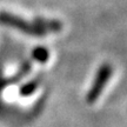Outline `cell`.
Instances as JSON below:
<instances>
[{
  "label": "cell",
  "mask_w": 127,
  "mask_h": 127,
  "mask_svg": "<svg viewBox=\"0 0 127 127\" xmlns=\"http://www.w3.org/2000/svg\"><path fill=\"white\" fill-rule=\"evenodd\" d=\"M32 57H33V59L38 61V63L40 64H45L47 60H48V51L46 50L45 47H36L35 50L32 52Z\"/></svg>",
  "instance_id": "4"
},
{
  "label": "cell",
  "mask_w": 127,
  "mask_h": 127,
  "mask_svg": "<svg viewBox=\"0 0 127 127\" xmlns=\"http://www.w3.org/2000/svg\"><path fill=\"white\" fill-rule=\"evenodd\" d=\"M38 86H39V79L31 80V81H28V82H26V84H24L23 86L20 87L19 93H20V95H25V96L31 95L33 92H35V90L38 88Z\"/></svg>",
  "instance_id": "3"
},
{
  "label": "cell",
  "mask_w": 127,
  "mask_h": 127,
  "mask_svg": "<svg viewBox=\"0 0 127 127\" xmlns=\"http://www.w3.org/2000/svg\"><path fill=\"white\" fill-rule=\"evenodd\" d=\"M0 21L4 24V25H8V26H12V27H15L23 31L24 33L26 34H30V35H35V36H41L45 35L47 32L44 30V28L39 26L38 24H31L24 21L23 19L18 18V17H13V15H9L7 13H1L0 14Z\"/></svg>",
  "instance_id": "2"
},
{
  "label": "cell",
  "mask_w": 127,
  "mask_h": 127,
  "mask_svg": "<svg viewBox=\"0 0 127 127\" xmlns=\"http://www.w3.org/2000/svg\"><path fill=\"white\" fill-rule=\"evenodd\" d=\"M111 75H112V66L109 64H104L98 69V73L95 75L93 85H92L91 90L88 91V93L86 95V101L88 104H93L98 100V98L100 96L101 92L104 90L105 85L109 80Z\"/></svg>",
  "instance_id": "1"
}]
</instances>
